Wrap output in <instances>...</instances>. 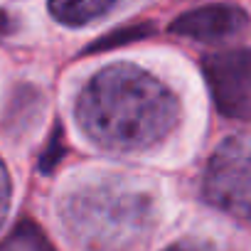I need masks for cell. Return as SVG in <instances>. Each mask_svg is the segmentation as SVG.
I'll return each mask as SVG.
<instances>
[{
	"instance_id": "obj_3",
	"label": "cell",
	"mask_w": 251,
	"mask_h": 251,
	"mask_svg": "<svg viewBox=\"0 0 251 251\" xmlns=\"http://www.w3.org/2000/svg\"><path fill=\"white\" fill-rule=\"evenodd\" d=\"M202 192L217 209L251 222V138H229L214 151Z\"/></svg>"
},
{
	"instance_id": "obj_9",
	"label": "cell",
	"mask_w": 251,
	"mask_h": 251,
	"mask_svg": "<svg viewBox=\"0 0 251 251\" xmlns=\"http://www.w3.org/2000/svg\"><path fill=\"white\" fill-rule=\"evenodd\" d=\"M62 158V128L57 126L54 128V133H52V138H50V148L45 151V158H42V170L45 173H50L54 165H57V160Z\"/></svg>"
},
{
	"instance_id": "obj_1",
	"label": "cell",
	"mask_w": 251,
	"mask_h": 251,
	"mask_svg": "<svg viewBox=\"0 0 251 251\" xmlns=\"http://www.w3.org/2000/svg\"><path fill=\"white\" fill-rule=\"evenodd\" d=\"M175 94L148 72L113 64L94 74L76 99V121L84 133L108 151H146L177 123Z\"/></svg>"
},
{
	"instance_id": "obj_8",
	"label": "cell",
	"mask_w": 251,
	"mask_h": 251,
	"mask_svg": "<svg viewBox=\"0 0 251 251\" xmlns=\"http://www.w3.org/2000/svg\"><path fill=\"white\" fill-rule=\"evenodd\" d=\"M153 32H155V25H153V23H136V25H126V27H118V30L106 32L103 37H99L96 42H91V45H89L84 52H86V54L111 52V50H116V47H126V45H133V42L148 40Z\"/></svg>"
},
{
	"instance_id": "obj_11",
	"label": "cell",
	"mask_w": 251,
	"mask_h": 251,
	"mask_svg": "<svg viewBox=\"0 0 251 251\" xmlns=\"http://www.w3.org/2000/svg\"><path fill=\"white\" fill-rule=\"evenodd\" d=\"M163 251H217V249H212L209 244H202V241H177Z\"/></svg>"
},
{
	"instance_id": "obj_7",
	"label": "cell",
	"mask_w": 251,
	"mask_h": 251,
	"mask_svg": "<svg viewBox=\"0 0 251 251\" xmlns=\"http://www.w3.org/2000/svg\"><path fill=\"white\" fill-rule=\"evenodd\" d=\"M0 251H54V246L32 219H23L0 241Z\"/></svg>"
},
{
	"instance_id": "obj_10",
	"label": "cell",
	"mask_w": 251,
	"mask_h": 251,
	"mask_svg": "<svg viewBox=\"0 0 251 251\" xmlns=\"http://www.w3.org/2000/svg\"><path fill=\"white\" fill-rule=\"evenodd\" d=\"M8 207H10V177H8V170L0 160V226L5 222V214H8Z\"/></svg>"
},
{
	"instance_id": "obj_5",
	"label": "cell",
	"mask_w": 251,
	"mask_h": 251,
	"mask_svg": "<svg viewBox=\"0 0 251 251\" xmlns=\"http://www.w3.org/2000/svg\"><path fill=\"white\" fill-rule=\"evenodd\" d=\"M249 27V15L231 3H209L177 15L170 32L177 37H190L200 42H222Z\"/></svg>"
},
{
	"instance_id": "obj_6",
	"label": "cell",
	"mask_w": 251,
	"mask_h": 251,
	"mask_svg": "<svg viewBox=\"0 0 251 251\" xmlns=\"http://www.w3.org/2000/svg\"><path fill=\"white\" fill-rule=\"evenodd\" d=\"M118 5V0H50V13L57 23L79 27L89 25Z\"/></svg>"
},
{
	"instance_id": "obj_2",
	"label": "cell",
	"mask_w": 251,
	"mask_h": 251,
	"mask_svg": "<svg viewBox=\"0 0 251 251\" xmlns=\"http://www.w3.org/2000/svg\"><path fill=\"white\" fill-rule=\"evenodd\" d=\"M64 219L86 251H141L153 226V204L138 190L94 187L67 202Z\"/></svg>"
},
{
	"instance_id": "obj_12",
	"label": "cell",
	"mask_w": 251,
	"mask_h": 251,
	"mask_svg": "<svg viewBox=\"0 0 251 251\" xmlns=\"http://www.w3.org/2000/svg\"><path fill=\"white\" fill-rule=\"evenodd\" d=\"M10 30H13V18H10L8 13L0 10V35H5V32H10Z\"/></svg>"
},
{
	"instance_id": "obj_4",
	"label": "cell",
	"mask_w": 251,
	"mask_h": 251,
	"mask_svg": "<svg viewBox=\"0 0 251 251\" xmlns=\"http://www.w3.org/2000/svg\"><path fill=\"white\" fill-rule=\"evenodd\" d=\"M214 106L229 116L251 121V50H224L202 62Z\"/></svg>"
}]
</instances>
